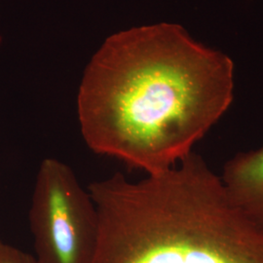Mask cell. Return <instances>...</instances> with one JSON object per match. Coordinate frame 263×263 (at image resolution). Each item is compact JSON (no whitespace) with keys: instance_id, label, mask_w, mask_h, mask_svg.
<instances>
[{"instance_id":"1","label":"cell","mask_w":263,"mask_h":263,"mask_svg":"<svg viewBox=\"0 0 263 263\" xmlns=\"http://www.w3.org/2000/svg\"><path fill=\"white\" fill-rule=\"evenodd\" d=\"M235 66L179 24L106 38L77 95L80 133L96 154L157 175L178 165L228 110Z\"/></svg>"},{"instance_id":"2","label":"cell","mask_w":263,"mask_h":263,"mask_svg":"<svg viewBox=\"0 0 263 263\" xmlns=\"http://www.w3.org/2000/svg\"><path fill=\"white\" fill-rule=\"evenodd\" d=\"M105 263H263V228L224 203L189 201L147 218Z\"/></svg>"},{"instance_id":"3","label":"cell","mask_w":263,"mask_h":263,"mask_svg":"<svg viewBox=\"0 0 263 263\" xmlns=\"http://www.w3.org/2000/svg\"><path fill=\"white\" fill-rule=\"evenodd\" d=\"M28 217L38 263H92L99 214L88 188L66 163L51 157L41 162Z\"/></svg>"},{"instance_id":"4","label":"cell","mask_w":263,"mask_h":263,"mask_svg":"<svg viewBox=\"0 0 263 263\" xmlns=\"http://www.w3.org/2000/svg\"><path fill=\"white\" fill-rule=\"evenodd\" d=\"M219 178L233 206L263 228V145L237 153L224 164Z\"/></svg>"},{"instance_id":"5","label":"cell","mask_w":263,"mask_h":263,"mask_svg":"<svg viewBox=\"0 0 263 263\" xmlns=\"http://www.w3.org/2000/svg\"><path fill=\"white\" fill-rule=\"evenodd\" d=\"M0 263H38L35 256L5 243L0 238Z\"/></svg>"}]
</instances>
